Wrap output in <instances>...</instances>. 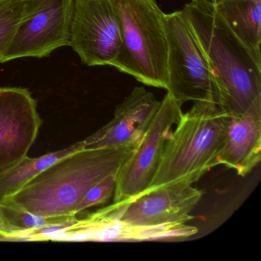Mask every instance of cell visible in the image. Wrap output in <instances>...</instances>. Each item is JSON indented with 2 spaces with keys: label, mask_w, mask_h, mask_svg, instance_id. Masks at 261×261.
Instances as JSON below:
<instances>
[{
  "label": "cell",
  "mask_w": 261,
  "mask_h": 261,
  "mask_svg": "<svg viewBox=\"0 0 261 261\" xmlns=\"http://www.w3.org/2000/svg\"><path fill=\"white\" fill-rule=\"evenodd\" d=\"M135 150L129 147L81 149L53 163L0 203L44 217L75 215L86 192L105 177L117 173Z\"/></svg>",
  "instance_id": "6da1fadb"
},
{
  "label": "cell",
  "mask_w": 261,
  "mask_h": 261,
  "mask_svg": "<svg viewBox=\"0 0 261 261\" xmlns=\"http://www.w3.org/2000/svg\"><path fill=\"white\" fill-rule=\"evenodd\" d=\"M219 87L218 107L230 117L261 109V58L227 27L215 4L185 6Z\"/></svg>",
  "instance_id": "7a4b0ae2"
},
{
  "label": "cell",
  "mask_w": 261,
  "mask_h": 261,
  "mask_svg": "<svg viewBox=\"0 0 261 261\" xmlns=\"http://www.w3.org/2000/svg\"><path fill=\"white\" fill-rule=\"evenodd\" d=\"M230 119L212 102H196L182 113L166 141L149 189L176 181L193 184L218 166Z\"/></svg>",
  "instance_id": "3957f363"
},
{
  "label": "cell",
  "mask_w": 261,
  "mask_h": 261,
  "mask_svg": "<svg viewBox=\"0 0 261 261\" xmlns=\"http://www.w3.org/2000/svg\"><path fill=\"white\" fill-rule=\"evenodd\" d=\"M122 45L113 67L143 85L166 89L167 39L165 13L155 0H112Z\"/></svg>",
  "instance_id": "277c9868"
},
{
  "label": "cell",
  "mask_w": 261,
  "mask_h": 261,
  "mask_svg": "<svg viewBox=\"0 0 261 261\" xmlns=\"http://www.w3.org/2000/svg\"><path fill=\"white\" fill-rule=\"evenodd\" d=\"M167 39L166 91L181 105L212 102L218 106L219 87L210 61L186 9L165 13Z\"/></svg>",
  "instance_id": "5b68a950"
},
{
  "label": "cell",
  "mask_w": 261,
  "mask_h": 261,
  "mask_svg": "<svg viewBox=\"0 0 261 261\" xmlns=\"http://www.w3.org/2000/svg\"><path fill=\"white\" fill-rule=\"evenodd\" d=\"M74 0H24L22 19L0 63L22 58L48 57L70 46Z\"/></svg>",
  "instance_id": "8992f818"
},
{
  "label": "cell",
  "mask_w": 261,
  "mask_h": 261,
  "mask_svg": "<svg viewBox=\"0 0 261 261\" xmlns=\"http://www.w3.org/2000/svg\"><path fill=\"white\" fill-rule=\"evenodd\" d=\"M203 192L188 181H176L151 188L138 196L113 203L95 212L99 216L140 227L183 224L193 219L190 215Z\"/></svg>",
  "instance_id": "52a82bcc"
},
{
  "label": "cell",
  "mask_w": 261,
  "mask_h": 261,
  "mask_svg": "<svg viewBox=\"0 0 261 261\" xmlns=\"http://www.w3.org/2000/svg\"><path fill=\"white\" fill-rule=\"evenodd\" d=\"M181 106L166 93L143 140L117 172L114 203L132 199L150 188L172 126L182 114Z\"/></svg>",
  "instance_id": "ba28073f"
},
{
  "label": "cell",
  "mask_w": 261,
  "mask_h": 261,
  "mask_svg": "<svg viewBox=\"0 0 261 261\" xmlns=\"http://www.w3.org/2000/svg\"><path fill=\"white\" fill-rule=\"evenodd\" d=\"M122 45L112 0H74L70 46L88 66H113Z\"/></svg>",
  "instance_id": "9c48e42d"
},
{
  "label": "cell",
  "mask_w": 261,
  "mask_h": 261,
  "mask_svg": "<svg viewBox=\"0 0 261 261\" xmlns=\"http://www.w3.org/2000/svg\"><path fill=\"white\" fill-rule=\"evenodd\" d=\"M42 123L28 89L0 88V172L27 156Z\"/></svg>",
  "instance_id": "30bf717a"
},
{
  "label": "cell",
  "mask_w": 261,
  "mask_h": 261,
  "mask_svg": "<svg viewBox=\"0 0 261 261\" xmlns=\"http://www.w3.org/2000/svg\"><path fill=\"white\" fill-rule=\"evenodd\" d=\"M160 105L152 92L143 87H136L117 105L112 120L82 140L84 149H137Z\"/></svg>",
  "instance_id": "8fae6325"
},
{
  "label": "cell",
  "mask_w": 261,
  "mask_h": 261,
  "mask_svg": "<svg viewBox=\"0 0 261 261\" xmlns=\"http://www.w3.org/2000/svg\"><path fill=\"white\" fill-rule=\"evenodd\" d=\"M198 233L194 226L172 224L156 227H140L113 221L91 214L79 220L59 233L63 241H143L150 240H184Z\"/></svg>",
  "instance_id": "7c38bea8"
},
{
  "label": "cell",
  "mask_w": 261,
  "mask_h": 261,
  "mask_svg": "<svg viewBox=\"0 0 261 261\" xmlns=\"http://www.w3.org/2000/svg\"><path fill=\"white\" fill-rule=\"evenodd\" d=\"M260 159L261 109L230 117L218 166L224 165L244 177L259 164Z\"/></svg>",
  "instance_id": "4fadbf2b"
},
{
  "label": "cell",
  "mask_w": 261,
  "mask_h": 261,
  "mask_svg": "<svg viewBox=\"0 0 261 261\" xmlns=\"http://www.w3.org/2000/svg\"><path fill=\"white\" fill-rule=\"evenodd\" d=\"M215 7L233 34L261 58V0H217Z\"/></svg>",
  "instance_id": "5bb4252c"
},
{
  "label": "cell",
  "mask_w": 261,
  "mask_h": 261,
  "mask_svg": "<svg viewBox=\"0 0 261 261\" xmlns=\"http://www.w3.org/2000/svg\"><path fill=\"white\" fill-rule=\"evenodd\" d=\"M82 149L84 146L82 140L65 149L37 158H30L27 155L13 167L0 172V202L19 192L53 163Z\"/></svg>",
  "instance_id": "9a60e30c"
},
{
  "label": "cell",
  "mask_w": 261,
  "mask_h": 261,
  "mask_svg": "<svg viewBox=\"0 0 261 261\" xmlns=\"http://www.w3.org/2000/svg\"><path fill=\"white\" fill-rule=\"evenodd\" d=\"M0 215L5 227V234L8 238V241H11L12 237L17 233L48 226L65 224L77 218L76 215L64 217L41 216L1 203Z\"/></svg>",
  "instance_id": "2e32d148"
},
{
  "label": "cell",
  "mask_w": 261,
  "mask_h": 261,
  "mask_svg": "<svg viewBox=\"0 0 261 261\" xmlns=\"http://www.w3.org/2000/svg\"><path fill=\"white\" fill-rule=\"evenodd\" d=\"M23 5L24 0H0V57L22 19Z\"/></svg>",
  "instance_id": "e0dca14e"
},
{
  "label": "cell",
  "mask_w": 261,
  "mask_h": 261,
  "mask_svg": "<svg viewBox=\"0 0 261 261\" xmlns=\"http://www.w3.org/2000/svg\"><path fill=\"white\" fill-rule=\"evenodd\" d=\"M117 174L108 175L101 181L93 186L84 195L82 201L76 207L74 212L75 215L85 209L108 202L110 198L114 195L115 191Z\"/></svg>",
  "instance_id": "ac0fdd59"
},
{
  "label": "cell",
  "mask_w": 261,
  "mask_h": 261,
  "mask_svg": "<svg viewBox=\"0 0 261 261\" xmlns=\"http://www.w3.org/2000/svg\"><path fill=\"white\" fill-rule=\"evenodd\" d=\"M192 3H206V4H216L217 0H191Z\"/></svg>",
  "instance_id": "d6986e66"
},
{
  "label": "cell",
  "mask_w": 261,
  "mask_h": 261,
  "mask_svg": "<svg viewBox=\"0 0 261 261\" xmlns=\"http://www.w3.org/2000/svg\"><path fill=\"white\" fill-rule=\"evenodd\" d=\"M0 233H5V227H4V222H3L1 215H0Z\"/></svg>",
  "instance_id": "ffe728a7"
},
{
  "label": "cell",
  "mask_w": 261,
  "mask_h": 261,
  "mask_svg": "<svg viewBox=\"0 0 261 261\" xmlns=\"http://www.w3.org/2000/svg\"><path fill=\"white\" fill-rule=\"evenodd\" d=\"M0 241H8V238L5 233H0Z\"/></svg>",
  "instance_id": "44dd1931"
}]
</instances>
